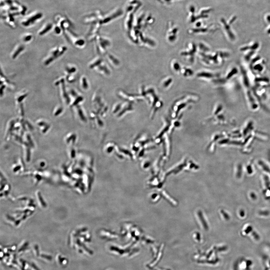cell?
Returning <instances> with one entry per match:
<instances>
[{
    "label": "cell",
    "mask_w": 270,
    "mask_h": 270,
    "mask_svg": "<svg viewBox=\"0 0 270 270\" xmlns=\"http://www.w3.org/2000/svg\"><path fill=\"white\" fill-rule=\"evenodd\" d=\"M65 78L66 82H67L69 83H73L76 80V78L73 76V75H66Z\"/></svg>",
    "instance_id": "9a60e30c"
},
{
    "label": "cell",
    "mask_w": 270,
    "mask_h": 270,
    "mask_svg": "<svg viewBox=\"0 0 270 270\" xmlns=\"http://www.w3.org/2000/svg\"><path fill=\"white\" fill-rule=\"evenodd\" d=\"M260 46L259 43L258 42H253L248 45H245L240 49V50L242 52H246V51L249 52L247 53H256Z\"/></svg>",
    "instance_id": "5b68a950"
},
{
    "label": "cell",
    "mask_w": 270,
    "mask_h": 270,
    "mask_svg": "<svg viewBox=\"0 0 270 270\" xmlns=\"http://www.w3.org/2000/svg\"><path fill=\"white\" fill-rule=\"evenodd\" d=\"M172 69L176 73H180L182 67L181 64L176 60H173L171 64Z\"/></svg>",
    "instance_id": "8fae6325"
},
{
    "label": "cell",
    "mask_w": 270,
    "mask_h": 270,
    "mask_svg": "<svg viewBox=\"0 0 270 270\" xmlns=\"http://www.w3.org/2000/svg\"><path fill=\"white\" fill-rule=\"evenodd\" d=\"M182 76L188 78L193 76L194 74V71L190 68L183 67L182 68L181 73Z\"/></svg>",
    "instance_id": "9c48e42d"
},
{
    "label": "cell",
    "mask_w": 270,
    "mask_h": 270,
    "mask_svg": "<svg viewBox=\"0 0 270 270\" xmlns=\"http://www.w3.org/2000/svg\"><path fill=\"white\" fill-rule=\"evenodd\" d=\"M25 45L23 44H18L13 50L11 54V58L13 60L16 59L25 50Z\"/></svg>",
    "instance_id": "52a82bcc"
},
{
    "label": "cell",
    "mask_w": 270,
    "mask_h": 270,
    "mask_svg": "<svg viewBox=\"0 0 270 270\" xmlns=\"http://www.w3.org/2000/svg\"><path fill=\"white\" fill-rule=\"evenodd\" d=\"M173 81V80L172 78L170 77H167L163 79V82L162 83V86L165 89H168L171 86Z\"/></svg>",
    "instance_id": "30bf717a"
},
{
    "label": "cell",
    "mask_w": 270,
    "mask_h": 270,
    "mask_svg": "<svg viewBox=\"0 0 270 270\" xmlns=\"http://www.w3.org/2000/svg\"><path fill=\"white\" fill-rule=\"evenodd\" d=\"M198 48L196 44L194 43H189L187 49L181 53V55L185 58L187 61L192 64L194 61L195 56Z\"/></svg>",
    "instance_id": "277c9868"
},
{
    "label": "cell",
    "mask_w": 270,
    "mask_h": 270,
    "mask_svg": "<svg viewBox=\"0 0 270 270\" xmlns=\"http://www.w3.org/2000/svg\"><path fill=\"white\" fill-rule=\"evenodd\" d=\"M51 25H48L44 27L43 29H42L39 32H38V35L40 36H43L44 35L46 34L48 32H49V31L51 28Z\"/></svg>",
    "instance_id": "5bb4252c"
},
{
    "label": "cell",
    "mask_w": 270,
    "mask_h": 270,
    "mask_svg": "<svg viewBox=\"0 0 270 270\" xmlns=\"http://www.w3.org/2000/svg\"><path fill=\"white\" fill-rule=\"evenodd\" d=\"M200 59L205 65H220L223 64L227 59L230 56V53L225 50L217 51L211 54L203 52L199 53Z\"/></svg>",
    "instance_id": "6da1fadb"
},
{
    "label": "cell",
    "mask_w": 270,
    "mask_h": 270,
    "mask_svg": "<svg viewBox=\"0 0 270 270\" xmlns=\"http://www.w3.org/2000/svg\"><path fill=\"white\" fill-rule=\"evenodd\" d=\"M67 50V47L65 45L56 46L51 49L49 54L44 60V64L46 66L52 63L55 60L63 55Z\"/></svg>",
    "instance_id": "7a4b0ae2"
},
{
    "label": "cell",
    "mask_w": 270,
    "mask_h": 270,
    "mask_svg": "<svg viewBox=\"0 0 270 270\" xmlns=\"http://www.w3.org/2000/svg\"><path fill=\"white\" fill-rule=\"evenodd\" d=\"M250 65L252 71L256 74L263 73L266 69V62L263 58L260 56H256L251 60Z\"/></svg>",
    "instance_id": "3957f363"
},
{
    "label": "cell",
    "mask_w": 270,
    "mask_h": 270,
    "mask_svg": "<svg viewBox=\"0 0 270 270\" xmlns=\"http://www.w3.org/2000/svg\"><path fill=\"white\" fill-rule=\"evenodd\" d=\"M219 75L216 74H214L211 72L202 71L200 72L197 74L198 78L204 79L205 80L212 81L214 80L216 81V78H220Z\"/></svg>",
    "instance_id": "8992f818"
},
{
    "label": "cell",
    "mask_w": 270,
    "mask_h": 270,
    "mask_svg": "<svg viewBox=\"0 0 270 270\" xmlns=\"http://www.w3.org/2000/svg\"><path fill=\"white\" fill-rule=\"evenodd\" d=\"M76 68L74 66L69 65H67L65 68V73L66 75H73L76 73Z\"/></svg>",
    "instance_id": "7c38bea8"
},
{
    "label": "cell",
    "mask_w": 270,
    "mask_h": 270,
    "mask_svg": "<svg viewBox=\"0 0 270 270\" xmlns=\"http://www.w3.org/2000/svg\"><path fill=\"white\" fill-rule=\"evenodd\" d=\"M28 93V92L26 91V90L21 91L17 95L16 97V102L17 103L22 102V101L24 100L27 96Z\"/></svg>",
    "instance_id": "ba28073f"
},
{
    "label": "cell",
    "mask_w": 270,
    "mask_h": 270,
    "mask_svg": "<svg viewBox=\"0 0 270 270\" xmlns=\"http://www.w3.org/2000/svg\"><path fill=\"white\" fill-rule=\"evenodd\" d=\"M33 38V36L32 34L27 33V34H24L22 36L21 40L23 43L27 44L29 43L32 41Z\"/></svg>",
    "instance_id": "4fadbf2b"
}]
</instances>
